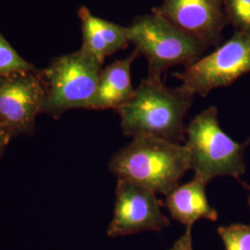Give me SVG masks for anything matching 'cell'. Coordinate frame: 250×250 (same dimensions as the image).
I'll list each match as a JSON object with an SVG mask.
<instances>
[{"instance_id":"6da1fadb","label":"cell","mask_w":250,"mask_h":250,"mask_svg":"<svg viewBox=\"0 0 250 250\" xmlns=\"http://www.w3.org/2000/svg\"><path fill=\"white\" fill-rule=\"evenodd\" d=\"M195 95L182 85L169 88L162 80L145 78L134 96L116 111L127 136L149 135L171 143L185 141L184 120Z\"/></svg>"},{"instance_id":"7a4b0ae2","label":"cell","mask_w":250,"mask_h":250,"mask_svg":"<svg viewBox=\"0 0 250 250\" xmlns=\"http://www.w3.org/2000/svg\"><path fill=\"white\" fill-rule=\"evenodd\" d=\"M108 166L117 178L134 181L164 196L190 170L186 146L149 135L133 137L112 156Z\"/></svg>"},{"instance_id":"3957f363","label":"cell","mask_w":250,"mask_h":250,"mask_svg":"<svg viewBox=\"0 0 250 250\" xmlns=\"http://www.w3.org/2000/svg\"><path fill=\"white\" fill-rule=\"evenodd\" d=\"M188 139L190 170L195 178L207 185L220 176H232L240 182L246 172L244 154L247 143L239 144L223 131L216 107L206 108L197 114L185 130Z\"/></svg>"},{"instance_id":"277c9868","label":"cell","mask_w":250,"mask_h":250,"mask_svg":"<svg viewBox=\"0 0 250 250\" xmlns=\"http://www.w3.org/2000/svg\"><path fill=\"white\" fill-rule=\"evenodd\" d=\"M127 30L129 42L146 59L147 78L153 80H161L170 67L197 62L209 47L155 13L136 17Z\"/></svg>"},{"instance_id":"5b68a950","label":"cell","mask_w":250,"mask_h":250,"mask_svg":"<svg viewBox=\"0 0 250 250\" xmlns=\"http://www.w3.org/2000/svg\"><path fill=\"white\" fill-rule=\"evenodd\" d=\"M102 65L83 49L55 59L40 71L45 86L41 113L58 119L72 108L90 109Z\"/></svg>"},{"instance_id":"8992f818","label":"cell","mask_w":250,"mask_h":250,"mask_svg":"<svg viewBox=\"0 0 250 250\" xmlns=\"http://www.w3.org/2000/svg\"><path fill=\"white\" fill-rule=\"evenodd\" d=\"M250 72V31H235L212 53L202 57L173 75L182 86L205 98L211 90L232 84Z\"/></svg>"},{"instance_id":"52a82bcc","label":"cell","mask_w":250,"mask_h":250,"mask_svg":"<svg viewBox=\"0 0 250 250\" xmlns=\"http://www.w3.org/2000/svg\"><path fill=\"white\" fill-rule=\"evenodd\" d=\"M44 99V83L36 68L0 77V123L11 137L35 131Z\"/></svg>"},{"instance_id":"ba28073f","label":"cell","mask_w":250,"mask_h":250,"mask_svg":"<svg viewBox=\"0 0 250 250\" xmlns=\"http://www.w3.org/2000/svg\"><path fill=\"white\" fill-rule=\"evenodd\" d=\"M156 193L141 184L118 179L113 218L107 228L109 237L141 232H160L170 224L161 211Z\"/></svg>"},{"instance_id":"9c48e42d","label":"cell","mask_w":250,"mask_h":250,"mask_svg":"<svg viewBox=\"0 0 250 250\" xmlns=\"http://www.w3.org/2000/svg\"><path fill=\"white\" fill-rule=\"evenodd\" d=\"M152 13L208 46L219 45L229 23L223 0H163Z\"/></svg>"},{"instance_id":"30bf717a","label":"cell","mask_w":250,"mask_h":250,"mask_svg":"<svg viewBox=\"0 0 250 250\" xmlns=\"http://www.w3.org/2000/svg\"><path fill=\"white\" fill-rule=\"evenodd\" d=\"M78 15L83 34L81 49L100 62L104 63L107 57L128 46L130 42L127 27L96 17L85 7H81Z\"/></svg>"},{"instance_id":"8fae6325","label":"cell","mask_w":250,"mask_h":250,"mask_svg":"<svg viewBox=\"0 0 250 250\" xmlns=\"http://www.w3.org/2000/svg\"><path fill=\"white\" fill-rule=\"evenodd\" d=\"M206 187V183L194 177L174 188L166 196L162 205L169 210L171 219L186 227H193L200 219L216 222L219 214L208 203Z\"/></svg>"},{"instance_id":"7c38bea8","label":"cell","mask_w":250,"mask_h":250,"mask_svg":"<svg viewBox=\"0 0 250 250\" xmlns=\"http://www.w3.org/2000/svg\"><path fill=\"white\" fill-rule=\"evenodd\" d=\"M138 55L134 50L128 58L116 61L102 69L90 109L116 110L133 98L135 89L131 82V66Z\"/></svg>"},{"instance_id":"4fadbf2b","label":"cell","mask_w":250,"mask_h":250,"mask_svg":"<svg viewBox=\"0 0 250 250\" xmlns=\"http://www.w3.org/2000/svg\"><path fill=\"white\" fill-rule=\"evenodd\" d=\"M226 250H250V224H233L218 228Z\"/></svg>"},{"instance_id":"5bb4252c","label":"cell","mask_w":250,"mask_h":250,"mask_svg":"<svg viewBox=\"0 0 250 250\" xmlns=\"http://www.w3.org/2000/svg\"><path fill=\"white\" fill-rule=\"evenodd\" d=\"M33 69L35 67L23 60L0 34V77Z\"/></svg>"},{"instance_id":"9a60e30c","label":"cell","mask_w":250,"mask_h":250,"mask_svg":"<svg viewBox=\"0 0 250 250\" xmlns=\"http://www.w3.org/2000/svg\"><path fill=\"white\" fill-rule=\"evenodd\" d=\"M226 16L236 31H250V0H223Z\"/></svg>"},{"instance_id":"2e32d148","label":"cell","mask_w":250,"mask_h":250,"mask_svg":"<svg viewBox=\"0 0 250 250\" xmlns=\"http://www.w3.org/2000/svg\"><path fill=\"white\" fill-rule=\"evenodd\" d=\"M192 227H187L185 233L178 238L169 250H193Z\"/></svg>"},{"instance_id":"e0dca14e","label":"cell","mask_w":250,"mask_h":250,"mask_svg":"<svg viewBox=\"0 0 250 250\" xmlns=\"http://www.w3.org/2000/svg\"><path fill=\"white\" fill-rule=\"evenodd\" d=\"M11 135L9 134V132L5 129V127L1 125L0 123V156L5 150L6 146H8L10 139H11Z\"/></svg>"},{"instance_id":"ac0fdd59","label":"cell","mask_w":250,"mask_h":250,"mask_svg":"<svg viewBox=\"0 0 250 250\" xmlns=\"http://www.w3.org/2000/svg\"><path fill=\"white\" fill-rule=\"evenodd\" d=\"M244 185V184H243ZM245 186V188H248L249 190H250V197H249V206L250 207V186H248V185H244Z\"/></svg>"}]
</instances>
